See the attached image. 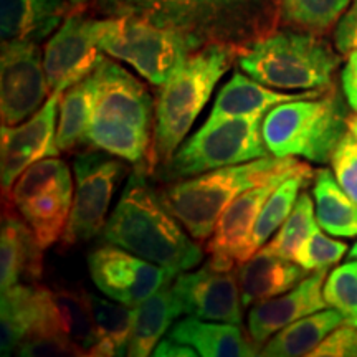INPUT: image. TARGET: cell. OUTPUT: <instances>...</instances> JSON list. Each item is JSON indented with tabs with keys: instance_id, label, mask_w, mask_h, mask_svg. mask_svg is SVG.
<instances>
[{
	"instance_id": "obj_17",
	"label": "cell",
	"mask_w": 357,
	"mask_h": 357,
	"mask_svg": "<svg viewBox=\"0 0 357 357\" xmlns=\"http://www.w3.org/2000/svg\"><path fill=\"white\" fill-rule=\"evenodd\" d=\"M283 181H271L253 187L223 211L205 247L208 265L218 270H235L240 263L247 261L253 255L250 243L257 218L266 199Z\"/></svg>"
},
{
	"instance_id": "obj_30",
	"label": "cell",
	"mask_w": 357,
	"mask_h": 357,
	"mask_svg": "<svg viewBox=\"0 0 357 357\" xmlns=\"http://www.w3.org/2000/svg\"><path fill=\"white\" fill-rule=\"evenodd\" d=\"M95 111V83L91 75L65 89L60 100L56 126V147L60 153L86 144L88 128Z\"/></svg>"
},
{
	"instance_id": "obj_41",
	"label": "cell",
	"mask_w": 357,
	"mask_h": 357,
	"mask_svg": "<svg viewBox=\"0 0 357 357\" xmlns=\"http://www.w3.org/2000/svg\"><path fill=\"white\" fill-rule=\"evenodd\" d=\"M155 357H197L199 352L189 344H182V342L174 341V339L167 337L164 341H159V344L155 346L153 352Z\"/></svg>"
},
{
	"instance_id": "obj_12",
	"label": "cell",
	"mask_w": 357,
	"mask_h": 357,
	"mask_svg": "<svg viewBox=\"0 0 357 357\" xmlns=\"http://www.w3.org/2000/svg\"><path fill=\"white\" fill-rule=\"evenodd\" d=\"M88 270L100 291L132 307L176 280L167 268L111 243L89 253Z\"/></svg>"
},
{
	"instance_id": "obj_23",
	"label": "cell",
	"mask_w": 357,
	"mask_h": 357,
	"mask_svg": "<svg viewBox=\"0 0 357 357\" xmlns=\"http://www.w3.org/2000/svg\"><path fill=\"white\" fill-rule=\"evenodd\" d=\"M174 341L189 344L202 357H252L260 356V346L243 333L240 324H218L195 316L177 321L169 333Z\"/></svg>"
},
{
	"instance_id": "obj_7",
	"label": "cell",
	"mask_w": 357,
	"mask_h": 357,
	"mask_svg": "<svg viewBox=\"0 0 357 357\" xmlns=\"http://www.w3.org/2000/svg\"><path fill=\"white\" fill-rule=\"evenodd\" d=\"M349 105L331 86L319 96L284 101L263 118V141L275 158H303L331 162L333 153L347 132Z\"/></svg>"
},
{
	"instance_id": "obj_13",
	"label": "cell",
	"mask_w": 357,
	"mask_h": 357,
	"mask_svg": "<svg viewBox=\"0 0 357 357\" xmlns=\"http://www.w3.org/2000/svg\"><path fill=\"white\" fill-rule=\"evenodd\" d=\"M106 53L98 45L96 19L86 7L71 8L60 30L48 40L43 53V66L48 86L68 89L91 75Z\"/></svg>"
},
{
	"instance_id": "obj_8",
	"label": "cell",
	"mask_w": 357,
	"mask_h": 357,
	"mask_svg": "<svg viewBox=\"0 0 357 357\" xmlns=\"http://www.w3.org/2000/svg\"><path fill=\"white\" fill-rule=\"evenodd\" d=\"M263 114L236 116L217 123H204L182 142L171 160L158 171L164 182H176L215 169L236 166L270 155L263 141Z\"/></svg>"
},
{
	"instance_id": "obj_39",
	"label": "cell",
	"mask_w": 357,
	"mask_h": 357,
	"mask_svg": "<svg viewBox=\"0 0 357 357\" xmlns=\"http://www.w3.org/2000/svg\"><path fill=\"white\" fill-rule=\"evenodd\" d=\"M334 45L337 52L347 55L357 50V0H352L351 6L339 19L334 29Z\"/></svg>"
},
{
	"instance_id": "obj_4",
	"label": "cell",
	"mask_w": 357,
	"mask_h": 357,
	"mask_svg": "<svg viewBox=\"0 0 357 357\" xmlns=\"http://www.w3.org/2000/svg\"><path fill=\"white\" fill-rule=\"evenodd\" d=\"M242 50V47L220 43L199 48L187 55L166 83L158 86L149 174L171 160L211 100L217 83L238 60Z\"/></svg>"
},
{
	"instance_id": "obj_44",
	"label": "cell",
	"mask_w": 357,
	"mask_h": 357,
	"mask_svg": "<svg viewBox=\"0 0 357 357\" xmlns=\"http://www.w3.org/2000/svg\"><path fill=\"white\" fill-rule=\"evenodd\" d=\"M349 258H352V260H357V242L354 243V247L351 248V252H349Z\"/></svg>"
},
{
	"instance_id": "obj_24",
	"label": "cell",
	"mask_w": 357,
	"mask_h": 357,
	"mask_svg": "<svg viewBox=\"0 0 357 357\" xmlns=\"http://www.w3.org/2000/svg\"><path fill=\"white\" fill-rule=\"evenodd\" d=\"M326 89H311L303 93H280L273 88L255 82L248 75H242L240 71L231 77L229 83L223 84L218 91L213 102V108L205 123H217L227 118H236V116H265L276 105L284 101L301 100V98L319 96Z\"/></svg>"
},
{
	"instance_id": "obj_5",
	"label": "cell",
	"mask_w": 357,
	"mask_h": 357,
	"mask_svg": "<svg viewBox=\"0 0 357 357\" xmlns=\"http://www.w3.org/2000/svg\"><path fill=\"white\" fill-rule=\"evenodd\" d=\"M306 167L307 164L294 158L266 155L181 178L158 192L182 227L197 242H205L211 238L223 211L243 192L271 181H283Z\"/></svg>"
},
{
	"instance_id": "obj_40",
	"label": "cell",
	"mask_w": 357,
	"mask_h": 357,
	"mask_svg": "<svg viewBox=\"0 0 357 357\" xmlns=\"http://www.w3.org/2000/svg\"><path fill=\"white\" fill-rule=\"evenodd\" d=\"M341 88L349 108L357 113V50L347 53L346 65L341 71Z\"/></svg>"
},
{
	"instance_id": "obj_29",
	"label": "cell",
	"mask_w": 357,
	"mask_h": 357,
	"mask_svg": "<svg viewBox=\"0 0 357 357\" xmlns=\"http://www.w3.org/2000/svg\"><path fill=\"white\" fill-rule=\"evenodd\" d=\"M96 342L86 352L89 357H111L128 354L134 326V307L119 301H109L89 293Z\"/></svg>"
},
{
	"instance_id": "obj_20",
	"label": "cell",
	"mask_w": 357,
	"mask_h": 357,
	"mask_svg": "<svg viewBox=\"0 0 357 357\" xmlns=\"http://www.w3.org/2000/svg\"><path fill=\"white\" fill-rule=\"evenodd\" d=\"M50 289L35 283L15 284L2 291L0 354L10 356L30 334L47 331Z\"/></svg>"
},
{
	"instance_id": "obj_32",
	"label": "cell",
	"mask_w": 357,
	"mask_h": 357,
	"mask_svg": "<svg viewBox=\"0 0 357 357\" xmlns=\"http://www.w3.org/2000/svg\"><path fill=\"white\" fill-rule=\"evenodd\" d=\"M349 6L351 0H280V22L289 29L323 35Z\"/></svg>"
},
{
	"instance_id": "obj_1",
	"label": "cell",
	"mask_w": 357,
	"mask_h": 357,
	"mask_svg": "<svg viewBox=\"0 0 357 357\" xmlns=\"http://www.w3.org/2000/svg\"><path fill=\"white\" fill-rule=\"evenodd\" d=\"M101 17H139L185 40L192 52L207 45L248 47L276 29L275 0H91Z\"/></svg>"
},
{
	"instance_id": "obj_43",
	"label": "cell",
	"mask_w": 357,
	"mask_h": 357,
	"mask_svg": "<svg viewBox=\"0 0 357 357\" xmlns=\"http://www.w3.org/2000/svg\"><path fill=\"white\" fill-rule=\"evenodd\" d=\"M89 0H70L71 8H79V7H86V3Z\"/></svg>"
},
{
	"instance_id": "obj_14",
	"label": "cell",
	"mask_w": 357,
	"mask_h": 357,
	"mask_svg": "<svg viewBox=\"0 0 357 357\" xmlns=\"http://www.w3.org/2000/svg\"><path fill=\"white\" fill-rule=\"evenodd\" d=\"M2 126H15L37 113L52 95L38 43H2Z\"/></svg>"
},
{
	"instance_id": "obj_27",
	"label": "cell",
	"mask_w": 357,
	"mask_h": 357,
	"mask_svg": "<svg viewBox=\"0 0 357 357\" xmlns=\"http://www.w3.org/2000/svg\"><path fill=\"white\" fill-rule=\"evenodd\" d=\"M47 331L65 334L86 352L95 346L98 336L89 293L83 288L50 289Z\"/></svg>"
},
{
	"instance_id": "obj_15",
	"label": "cell",
	"mask_w": 357,
	"mask_h": 357,
	"mask_svg": "<svg viewBox=\"0 0 357 357\" xmlns=\"http://www.w3.org/2000/svg\"><path fill=\"white\" fill-rule=\"evenodd\" d=\"M63 89H55L37 113L30 116L20 126H2V197L10 194L20 174L37 160L58 155L56 108L63 96Z\"/></svg>"
},
{
	"instance_id": "obj_9",
	"label": "cell",
	"mask_w": 357,
	"mask_h": 357,
	"mask_svg": "<svg viewBox=\"0 0 357 357\" xmlns=\"http://www.w3.org/2000/svg\"><path fill=\"white\" fill-rule=\"evenodd\" d=\"M96 35L98 45L106 55L131 65L154 86L166 83L192 53L177 33L139 17L96 19Z\"/></svg>"
},
{
	"instance_id": "obj_22",
	"label": "cell",
	"mask_w": 357,
	"mask_h": 357,
	"mask_svg": "<svg viewBox=\"0 0 357 357\" xmlns=\"http://www.w3.org/2000/svg\"><path fill=\"white\" fill-rule=\"evenodd\" d=\"M70 10V0H0L2 43L43 42Z\"/></svg>"
},
{
	"instance_id": "obj_28",
	"label": "cell",
	"mask_w": 357,
	"mask_h": 357,
	"mask_svg": "<svg viewBox=\"0 0 357 357\" xmlns=\"http://www.w3.org/2000/svg\"><path fill=\"white\" fill-rule=\"evenodd\" d=\"M312 197L316 220L326 234L342 238L357 236V205L342 190L329 169L314 172Z\"/></svg>"
},
{
	"instance_id": "obj_35",
	"label": "cell",
	"mask_w": 357,
	"mask_h": 357,
	"mask_svg": "<svg viewBox=\"0 0 357 357\" xmlns=\"http://www.w3.org/2000/svg\"><path fill=\"white\" fill-rule=\"evenodd\" d=\"M346 252L347 243L329 238L321 231V227L316 225L296 248L293 260L307 271L328 270L329 266L341 261Z\"/></svg>"
},
{
	"instance_id": "obj_2",
	"label": "cell",
	"mask_w": 357,
	"mask_h": 357,
	"mask_svg": "<svg viewBox=\"0 0 357 357\" xmlns=\"http://www.w3.org/2000/svg\"><path fill=\"white\" fill-rule=\"evenodd\" d=\"M182 223L162 204L159 192L147 182V174L136 169L129 176L101 238L134 255L167 268L174 276L197 266L204 250Z\"/></svg>"
},
{
	"instance_id": "obj_10",
	"label": "cell",
	"mask_w": 357,
	"mask_h": 357,
	"mask_svg": "<svg viewBox=\"0 0 357 357\" xmlns=\"http://www.w3.org/2000/svg\"><path fill=\"white\" fill-rule=\"evenodd\" d=\"M73 195L70 167L65 160L52 155L25 169L3 202L15 208L47 250L63 236Z\"/></svg>"
},
{
	"instance_id": "obj_18",
	"label": "cell",
	"mask_w": 357,
	"mask_h": 357,
	"mask_svg": "<svg viewBox=\"0 0 357 357\" xmlns=\"http://www.w3.org/2000/svg\"><path fill=\"white\" fill-rule=\"evenodd\" d=\"M326 271L328 270H316L289 291L253 305L247 319L250 337L261 346L288 324L329 307L323 294L324 281L328 278Z\"/></svg>"
},
{
	"instance_id": "obj_31",
	"label": "cell",
	"mask_w": 357,
	"mask_h": 357,
	"mask_svg": "<svg viewBox=\"0 0 357 357\" xmlns=\"http://www.w3.org/2000/svg\"><path fill=\"white\" fill-rule=\"evenodd\" d=\"M311 181H314V171L307 166L303 171L284 178L273 190V194L266 199L260 215L257 218L255 229H253L252 243H250L253 253L260 250L268 242V238L278 231L280 227L289 217V213L293 212L294 204H296L303 189Z\"/></svg>"
},
{
	"instance_id": "obj_25",
	"label": "cell",
	"mask_w": 357,
	"mask_h": 357,
	"mask_svg": "<svg viewBox=\"0 0 357 357\" xmlns=\"http://www.w3.org/2000/svg\"><path fill=\"white\" fill-rule=\"evenodd\" d=\"M182 307L178 305L171 284L160 288L141 305L134 307V326L129 339L128 356H151L159 344L160 337L171 328L174 319L178 318Z\"/></svg>"
},
{
	"instance_id": "obj_36",
	"label": "cell",
	"mask_w": 357,
	"mask_h": 357,
	"mask_svg": "<svg viewBox=\"0 0 357 357\" xmlns=\"http://www.w3.org/2000/svg\"><path fill=\"white\" fill-rule=\"evenodd\" d=\"M17 356L24 357H71L86 356V349L73 339L56 331H38L26 336L17 347Z\"/></svg>"
},
{
	"instance_id": "obj_34",
	"label": "cell",
	"mask_w": 357,
	"mask_h": 357,
	"mask_svg": "<svg viewBox=\"0 0 357 357\" xmlns=\"http://www.w3.org/2000/svg\"><path fill=\"white\" fill-rule=\"evenodd\" d=\"M324 300L329 307L339 311L346 324L357 328V260L334 268L324 281Z\"/></svg>"
},
{
	"instance_id": "obj_3",
	"label": "cell",
	"mask_w": 357,
	"mask_h": 357,
	"mask_svg": "<svg viewBox=\"0 0 357 357\" xmlns=\"http://www.w3.org/2000/svg\"><path fill=\"white\" fill-rule=\"evenodd\" d=\"M95 111L86 144L126 160L149 176L155 101L139 79L105 56L91 73Z\"/></svg>"
},
{
	"instance_id": "obj_21",
	"label": "cell",
	"mask_w": 357,
	"mask_h": 357,
	"mask_svg": "<svg viewBox=\"0 0 357 357\" xmlns=\"http://www.w3.org/2000/svg\"><path fill=\"white\" fill-rule=\"evenodd\" d=\"M240 296L243 307H250L268 298L289 291L310 275L294 260L257 250L247 261L236 266Z\"/></svg>"
},
{
	"instance_id": "obj_33",
	"label": "cell",
	"mask_w": 357,
	"mask_h": 357,
	"mask_svg": "<svg viewBox=\"0 0 357 357\" xmlns=\"http://www.w3.org/2000/svg\"><path fill=\"white\" fill-rule=\"evenodd\" d=\"M316 225H318V220H316L314 202H312L310 194L301 192L296 204H294L293 212L276 231L273 240L263 245L261 248L278 257L293 260L296 248L300 247L303 240L311 234Z\"/></svg>"
},
{
	"instance_id": "obj_6",
	"label": "cell",
	"mask_w": 357,
	"mask_h": 357,
	"mask_svg": "<svg viewBox=\"0 0 357 357\" xmlns=\"http://www.w3.org/2000/svg\"><path fill=\"white\" fill-rule=\"evenodd\" d=\"M238 66L255 82L273 89H328L341 56L321 35L273 30L245 47Z\"/></svg>"
},
{
	"instance_id": "obj_42",
	"label": "cell",
	"mask_w": 357,
	"mask_h": 357,
	"mask_svg": "<svg viewBox=\"0 0 357 357\" xmlns=\"http://www.w3.org/2000/svg\"><path fill=\"white\" fill-rule=\"evenodd\" d=\"M347 129L354 134V137L357 139V113L349 114V118H347Z\"/></svg>"
},
{
	"instance_id": "obj_38",
	"label": "cell",
	"mask_w": 357,
	"mask_h": 357,
	"mask_svg": "<svg viewBox=\"0 0 357 357\" xmlns=\"http://www.w3.org/2000/svg\"><path fill=\"white\" fill-rule=\"evenodd\" d=\"M314 357H357V328L342 324L324 337L311 352Z\"/></svg>"
},
{
	"instance_id": "obj_19",
	"label": "cell",
	"mask_w": 357,
	"mask_h": 357,
	"mask_svg": "<svg viewBox=\"0 0 357 357\" xmlns=\"http://www.w3.org/2000/svg\"><path fill=\"white\" fill-rule=\"evenodd\" d=\"M45 248L33 230L3 202L2 234H0V289L15 287L20 281L35 283L42 278Z\"/></svg>"
},
{
	"instance_id": "obj_26",
	"label": "cell",
	"mask_w": 357,
	"mask_h": 357,
	"mask_svg": "<svg viewBox=\"0 0 357 357\" xmlns=\"http://www.w3.org/2000/svg\"><path fill=\"white\" fill-rule=\"evenodd\" d=\"M346 324L344 318L334 307H326L305 318L294 321L280 329L263 346L260 356L265 357H296L310 356L324 337L339 326Z\"/></svg>"
},
{
	"instance_id": "obj_11",
	"label": "cell",
	"mask_w": 357,
	"mask_h": 357,
	"mask_svg": "<svg viewBox=\"0 0 357 357\" xmlns=\"http://www.w3.org/2000/svg\"><path fill=\"white\" fill-rule=\"evenodd\" d=\"M73 171L75 195L68 223L60 240L63 247H75L101 234L126 166L123 159L108 153H84L75 158Z\"/></svg>"
},
{
	"instance_id": "obj_16",
	"label": "cell",
	"mask_w": 357,
	"mask_h": 357,
	"mask_svg": "<svg viewBox=\"0 0 357 357\" xmlns=\"http://www.w3.org/2000/svg\"><path fill=\"white\" fill-rule=\"evenodd\" d=\"M182 312L218 323L242 324L243 305L236 270L205 265L177 275L171 284Z\"/></svg>"
},
{
	"instance_id": "obj_37",
	"label": "cell",
	"mask_w": 357,
	"mask_h": 357,
	"mask_svg": "<svg viewBox=\"0 0 357 357\" xmlns=\"http://www.w3.org/2000/svg\"><path fill=\"white\" fill-rule=\"evenodd\" d=\"M331 166L339 185L357 205V139L349 129L334 149Z\"/></svg>"
}]
</instances>
